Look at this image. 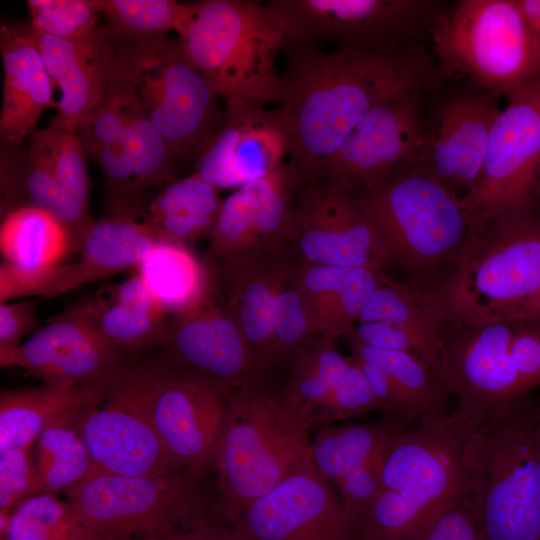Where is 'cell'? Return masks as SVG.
<instances>
[{"instance_id":"31","label":"cell","mask_w":540,"mask_h":540,"mask_svg":"<svg viewBox=\"0 0 540 540\" xmlns=\"http://www.w3.org/2000/svg\"><path fill=\"white\" fill-rule=\"evenodd\" d=\"M108 383L49 384L26 389L2 390L0 394V453L28 448L53 422L78 413L98 399Z\"/></svg>"},{"instance_id":"34","label":"cell","mask_w":540,"mask_h":540,"mask_svg":"<svg viewBox=\"0 0 540 540\" xmlns=\"http://www.w3.org/2000/svg\"><path fill=\"white\" fill-rule=\"evenodd\" d=\"M347 340L352 357L370 362L386 374L410 423L440 419L451 412L448 384L419 355Z\"/></svg>"},{"instance_id":"40","label":"cell","mask_w":540,"mask_h":540,"mask_svg":"<svg viewBox=\"0 0 540 540\" xmlns=\"http://www.w3.org/2000/svg\"><path fill=\"white\" fill-rule=\"evenodd\" d=\"M349 363L350 358L339 353L335 342L319 336L287 367L281 394L313 427L337 378Z\"/></svg>"},{"instance_id":"14","label":"cell","mask_w":540,"mask_h":540,"mask_svg":"<svg viewBox=\"0 0 540 540\" xmlns=\"http://www.w3.org/2000/svg\"><path fill=\"white\" fill-rule=\"evenodd\" d=\"M540 160V79L507 97L492 127L480 176L462 204L475 223L531 207Z\"/></svg>"},{"instance_id":"19","label":"cell","mask_w":540,"mask_h":540,"mask_svg":"<svg viewBox=\"0 0 540 540\" xmlns=\"http://www.w3.org/2000/svg\"><path fill=\"white\" fill-rule=\"evenodd\" d=\"M497 97L474 85L445 97L432 118L425 119L413 168L465 198L480 176L490 133L502 110Z\"/></svg>"},{"instance_id":"11","label":"cell","mask_w":540,"mask_h":540,"mask_svg":"<svg viewBox=\"0 0 540 540\" xmlns=\"http://www.w3.org/2000/svg\"><path fill=\"white\" fill-rule=\"evenodd\" d=\"M265 5L287 43L361 52L415 45L445 11L434 0H270Z\"/></svg>"},{"instance_id":"10","label":"cell","mask_w":540,"mask_h":540,"mask_svg":"<svg viewBox=\"0 0 540 540\" xmlns=\"http://www.w3.org/2000/svg\"><path fill=\"white\" fill-rule=\"evenodd\" d=\"M203 476L91 474L64 493L79 518L102 540H133L213 521Z\"/></svg>"},{"instance_id":"7","label":"cell","mask_w":540,"mask_h":540,"mask_svg":"<svg viewBox=\"0 0 540 540\" xmlns=\"http://www.w3.org/2000/svg\"><path fill=\"white\" fill-rule=\"evenodd\" d=\"M178 38L218 97L257 107L277 103L286 38L265 3L198 1L193 20Z\"/></svg>"},{"instance_id":"24","label":"cell","mask_w":540,"mask_h":540,"mask_svg":"<svg viewBox=\"0 0 540 540\" xmlns=\"http://www.w3.org/2000/svg\"><path fill=\"white\" fill-rule=\"evenodd\" d=\"M108 67L101 99L77 125L76 133L87 158L100 169L106 216L142 219L146 205L137 191L127 148L132 88L109 61Z\"/></svg>"},{"instance_id":"25","label":"cell","mask_w":540,"mask_h":540,"mask_svg":"<svg viewBox=\"0 0 540 540\" xmlns=\"http://www.w3.org/2000/svg\"><path fill=\"white\" fill-rule=\"evenodd\" d=\"M287 255L286 249L205 262L218 300L238 325L270 380L274 299Z\"/></svg>"},{"instance_id":"4","label":"cell","mask_w":540,"mask_h":540,"mask_svg":"<svg viewBox=\"0 0 540 540\" xmlns=\"http://www.w3.org/2000/svg\"><path fill=\"white\" fill-rule=\"evenodd\" d=\"M462 470L482 540H540L533 397L500 408L473 430Z\"/></svg>"},{"instance_id":"42","label":"cell","mask_w":540,"mask_h":540,"mask_svg":"<svg viewBox=\"0 0 540 540\" xmlns=\"http://www.w3.org/2000/svg\"><path fill=\"white\" fill-rule=\"evenodd\" d=\"M76 414L50 424L36 441L35 462L40 493L56 495L60 491L65 492L91 472V456L76 427Z\"/></svg>"},{"instance_id":"51","label":"cell","mask_w":540,"mask_h":540,"mask_svg":"<svg viewBox=\"0 0 540 540\" xmlns=\"http://www.w3.org/2000/svg\"><path fill=\"white\" fill-rule=\"evenodd\" d=\"M133 540H235L232 524L224 526L216 521H209L201 525L169 532L165 534L133 539Z\"/></svg>"},{"instance_id":"6","label":"cell","mask_w":540,"mask_h":540,"mask_svg":"<svg viewBox=\"0 0 540 540\" xmlns=\"http://www.w3.org/2000/svg\"><path fill=\"white\" fill-rule=\"evenodd\" d=\"M103 45L179 162L195 167L220 130L225 110L181 40L167 35L128 40L103 30Z\"/></svg>"},{"instance_id":"5","label":"cell","mask_w":540,"mask_h":540,"mask_svg":"<svg viewBox=\"0 0 540 540\" xmlns=\"http://www.w3.org/2000/svg\"><path fill=\"white\" fill-rule=\"evenodd\" d=\"M227 413L212 469L231 517L312 464L311 425L270 382L225 392Z\"/></svg>"},{"instance_id":"53","label":"cell","mask_w":540,"mask_h":540,"mask_svg":"<svg viewBox=\"0 0 540 540\" xmlns=\"http://www.w3.org/2000/svg\"><path fill=\"white\" fill-rule=\"evenodd\" d=\"M527 25L540 41V0H515Z\"/></svg>"},{"instance_id":"29","label":"cell","mask_w":540,"mask_h":540,"mask_svg":"<svg viewBox=\"0 0 540 540\" xmlns=\"http://www.w3.org/2000/svg\"><path fill=\"white\" fill-rule=\"evenodd\" d=\"M46 69L61 90L55 120L76 130L100 101L108 78V60L102 33L88 41L49 36L29 24Z\"/></svg>"},{"instance_id":"44","label":"cell","mask_w":540,"mask_h":540,"mask_svg":"<svg viewBox=\"0 0 540 540\" xmlns=\"http://www.w3.org/2000/svg\"><path fill=\"white\" fill-rule=\"evenodd\" d=\"M31 26L68 41H88L102 33V0H29Z\"/></svg>"},{"instance_id":"26","label":"cell","mask_w":540,"mask_h":540,"mask_svg":"<svg viewBox=\"0 0 540 540\" xmlns=\"http://www.w3.org/2000/svg\"><path fill=\"white\" fill-rule=\"evenodd\" d=\"M0 54L3 92L0 139L4 145H21L42 113L58 106L53 100L54 81L30 34L29 25H1Z\"/></svg>"},{"instance_id":"13","label":"cell","mask_w":540,"mask_h":540,"mask_svg":"<svg viewBox=\"0 0 540 540\" xmlns=\"http://www.w3.org/2000/svg\"><path fill=\"white\" fill-rule=\"evenodd\" d=\"M287 250L300 263L387 269L380 236L360 192L321 178L298 182Z\"/></svg>"},{"instance_id":"15","label":"cell","mask_w":540,"mask_h":540,"mask_svg":"<svg viewBox=\"0 0 540 540\" xmlns=\"http://www.w3.org/2000/svg\"><path fill=\"white\" fill-rule=\"evenodd\" d=\"M156 363L207 381L222 391L270 382L238 325L209 291L192 307L170 317Z\"/></svg>"},{"instance_id":"41","label":"cell","mask_w":540,"mask_h":540,"mask_svg":"<svg viewBox=\"0 0 540 540\" xmlns=\"http://www.w3.org/2000/svg\"><path fill=\"white\" fill-rule=\"evenodd\" d=\"M0 540H102L55 494L38 493L0 513Z\"/></svg>"},{"instance_id":"9","label":"cell","mask_w":540,"mask_h":540,"mask_svg":"<svg viewBox=\"0 0 540 540\" xmlns=\"http://www.w3.org/2000/svg\"><path fill=\"white\" fill-rule=\"evenodd\" d=\"M540 288V209L476 223L460 263L441 291L449 313L489 320Z\"/></svg>"},{"instance_id":"12","label":"cell","mask_w":540,"mask_h":540,"mask_svg":"<svg viewBox=\"0 0 540 540\" xmlns=\"http://www.w3.org/2000/svg\"><path fill=\"white\" fill-rule=\"evenodd\" d=\"M123 376L178 470L204 475L212 468L227 413L225 392L155 361L131 358Z\"/></svg>"},{"instance_id":"39","label":"cell","mask_w":540,"mask_h":540,"mask_svg":"<svg viewBox=\"0 0 540 540\" xmlns=\"http://www.w3.org/2000/svg\"><path fill=\"white\" fill-rule=\"evenodd\" d=\"M300 263L288 252L275 292L271 373L287 369L291 361L320 335L311 305L301 286Z\"/></svg>"},{"instance_id":"47","label":"cell","mask_w":540,"mask_h":540,"mask_svg":"<svg viewBox=\"0 0 540 540\" xmlns=\"http://www.w3.org/2000/svg\"><path fill=\"white\" fill-rule=\"evenodd\" d=\"M515 321L511 352L525 391L540 387V321Z\"/></svg>"},{"instance_id":"18","label":"cell","mask_w":540,"mask_h":540,"mask_svg":"<svg viewBox=\"0 0 540 540\" xmlns=\"http://www.w3.org/2000/svg\"><path fill=\"white\" fill-rule=\"evenodd\" d=\"M125 365L105 392L75 416L92 460L89 475L144 477L181 472L128 387Z\"/></svg>"},{"instance_id":"37","label":"cell","mask_w":540,"mask_h":540,"mask_svg":"<svg viewBox=\"0 0 540 540\" xmlns=\"http://www.w3.org/2000/svg\"><path fill=\"white\" fill-rule=\"evenodd\" d=\"M409 425L382 417L372 423L325 426L312 440L313 465L321 477L337 485L352 472L382 459L391 442Z\"/></svg>"},{"instance_id":"45","label":"cell","mask_w":540,"mask_h":540,"mask_svg":"<svg viewBox=\"0 0 540 540\" xmlns=\"http://www.w3.org/2000/svg\"><path fill=\"white\" fill-rule=\"evenodd\" d=\"M378 409L377 400L362 369L353 357L337 378L316 425L347 420ZM315 425V426H316Z\"/></svg>"},{"instance_id":"28","label":"cell","mask_w":540,"mask_h":540,"mask_svg":"<svg viewBox=\"0 0 540 540\" xmlns=\"http://www.w3.org/2000/svg\"><path fill=\"white\" fill-rule=\"evenodd\" d=\"M161 240L143 219L95 220L84 235L79 258L53 269L44 298H54L132 267H138Z\"/></svg>"},{"instance_id":"54","label":"cell","mask_w":540,"mask_h":540,"mask_svg":"<svg viewBox=\"0 0 540 540\" xmlns=\"http://www.w3.org/2000/svg\"><path fill=\"white\" fill-rule=\"evenodd\" d=\"M533 438L540 460V395L533 397Z\"/></svg>"},{"instance_id":"46","label":"cell","mask_w":540,"mask_h":540,"mask_svg":"<svg viewBox=\"0 0 540 540\" xmlns=\"http://www.w3.org/2000/svg\"><path fill=\"white\" fill-rule=\"evenodd\" d=\"M41 492L35 457L28 448L0 453V513L10 511L25 498Z\"/></svg>"},{"instance_id":"48","label":"cell","mask_w":540,"mask_h":540,"mask_svg":"<svg viewBox=\"0 0 540 540\" xmlns=\"http://www.w3.org/2000/svg\"><path fill=\"white\" fill-rule=\"evenodd\" d=\"M419 540H482L466 487Z\"/></svg>"},{"instance_id":"8","label":"cell","mask_w":540,"mask_h":540,"mask_svg":"<svg viewBox=\"0 0 540 540\" xmlns=\"http://www.w3.org/2000/svg\"><path fill=\"white\" fill-rule=\"evenodd\" d=\"M428 38L444 79L461 76L506 97L540 79V41L515 0H461L445 9Z\"/></svg>"},{"instance_id":"52","label":"cell","mask_w":540,"mask_h":540,"mask_svg":"<svg viewBox=\"0 0 540 540\" xmlns=\"http://www.w3.org/2000/svg\"><path fill=\"white\" fill-rule=\"evenodd\" d=\"M489 320L540 321V288L528 299L500 312Z\"/></svg>"},{"instance_id":"32","label":"cell","mask_w":540,"mask_h":540,"mask_svg":"<svg viewBox=\"0 0 540 540\" xmlns=\"http://www.w3.org/2000/svg\"><path fill=\"white\" fill-rule=\"evenodd\" d=\"M386 275L382 269L300 263V283L320 335L333 342L341 336L346 337L357 325L362 309Z\"/></svg>"},{"instance_id":"1","label":"cell","mask_w":540,"mask_h":540,"mask_svg":"<svg viewBox=\"0 0 540 540\" xmlns=\"http://www.w3.org/2000/svg\"><path fill=\"white\" fill-rule=\"evenodd\" d=\"M277 100L298 182L316 175L378 104L432 92L444 80L423 45L386 52L326 51L287 43Z\"/></svg>"},{"instance_id":"2","label":"cell","mask_w":540,"mask_h":540,"mask_svg":"<svg viewBox=\"0 0 540 540\" xmlns=\"http://www.w3.org/2000/svg\"><path fill=\"white\" fill-rule=\"evenodd\" d=\"M487 417L456 405L407 426L386 450L379 492L357 525L360 540H419L462 494L464 445Z\"/></svg>"},{"instance_id":"21","label":"cell","mask_w":540,"mask_h":540,"mask_svg":"<svg viewBox=\"0 0 540 540\" xmlns=\"http://www.w3.org/2000/svg\"><path fill=\"white\" fill-rule=\"evenodd\" d=\"M298 175L288 161L239 187L223 201L203 260L286 250L292 234L291 201Z\"/></svg>"},{"instance_id":"17","label":"cell","mask_w":540,"mask_h":540,"mask_svg":"<svg viewBox=\"0 0 540 540\" xmlns=\"http://www.w3.org/2000/svg\"><path fill=\"white\" fill-rule=\"evenodd\" d=\"M424 94L403 93L375 106L312 178L362 192L412 168L424 133Z\"/></svg>"},{"instance_id":"38","label":"cell","mask_w":540,"mask_h":540,"mask_svg":"<svg viewBox=\"0 0 540 540\" xmlns=\"http://www.w3.org/2000/svg\"><path fill=\"white\" fill-rule=\"evenodd\" d=\"M147 289L170 316L198 303L211 286L205 261L186 244L161 239L137 267Z\"/></svg>"},{"instance_id":"49","label":"cell","mask_w":540,"mask_h":540,"mask_svg":"<svg viewBox=\"0 0 540 540\" xmlns=\"http://www.w3.org/2000/svg\"><path fill=\"white\" fill-rule=\"evenodd\" d=\"M38 304L39 300L0 304V358L16 351L22 339L41 324Z\"/></svg>"},{"instance_id":"50","label":"cell","mask_w":540,"mask_h":540,"mask_svg":"<svg viewBox=\"0 0 540 540\" xmlns=\"http://www.w3.org/2000/svg\"><path fill=\"white\" fill-rule=\"evenodd\" d=\"M360 343L377 348L413 352L416 347L410 336L400 327L389 322L357 323L346 336Z\"/></svg>"},{"instance_id":"20","label":"cell","mask_w":540,"mask_h":540,"mask_svg":"<svg viewBox=\"0 0 540 540\" xmlns=\"http://www.w3.org/2000/svg\"><path fill=\"white\" fill-rule=\"evenodd\" d=\"M231 523L235 540H360L313 463L238 510Z\"/></svg>"},{"instance_id":"30","label":"cell","mask_w":540,"mask_h":540,"mask_svg":"<svg viewBox=\"0 0 540 540\" xmlns=\"http://www.w3.org/2000/svg\"><path fill=\"white\" fill-rule=\"evenodd\" d=\"M448 314L440 294L386 275L362 309L358 323L384 321L403 329L417 355L446 382L440 331Z\"/></svg>"},{"instance_id":"22","label":"cell","mask_w":540,"mask_h":540,"mask_svg":"<svg viewBox=\"0 0 540 540\" xmlns=\"http://www.w3.org/2000/svg\"><path fill=\"white\" fill-rule=\"evenodd\" d=\"M224 122L195 165L219 190L239 188L286 162L289 140L278 108L266 109L235 98L225 100Z\"/></svg>"},{"instance_id":"16","label":"cell","mask_w":540,"mask_h":540,"mask_svg":"<svg viewBox=\"0 0 540 540\" xmlns=\"http://www.w3.org/2000/svg\"><path fill=\"white\" fill-rule=\"evenodd\" d=\"M513 320H469L451 313L440 331L446 382L457 405L490 416L529 395L511 352Z\"/></svg>"},{"instance_id":"23","label":"cell","mask_w":540,"mask_h":540,"mask_svg":"<svg viewBox=\"0 0 540 540\" xmlns=\"http://www.w3.org/2000/svg\"><path fill=\"white\" fill-rule=\"evenodd\" d=\"M132 357L66 310L0 365L20 367L43 383L88 385L109 382Z\"/></svg>"},{"instance_id":"55","label":"cell","mask_w":540,"mask_h":540,"mask_svg":"<svg viewBox=\"0 0 540 540\" xmlns=\"http://www.w3.org/2000/svg\"><path fill=\"white\" fill-rule=\"evenodd\" d=\"M531 206L540 209V160L536 166L532 179Z\"/></svg>"},{"instance_id":"3","label":"cell","mask_w":540,"mask_h":540,"mask_svg":"<svg viewBox=\"0 0 540 540\" xmlns=\"http://www.w3.org/2000/svg\"><path fill=\"white\" fill-rule=\"evenodd\" d=\"M360 197L382 241L387 269L441 295L476 225L461 199L413 167Z\"/></svg>"},{"instance_id":"33","label":"cell","mask_w":540,"mask_h":540,"mask_svg":"<svg viewBox=\"0 0 540 540\" xmlns=\"http://www.w3.org/2000/svg\"><path fill=\"white\" fill-rule=\"evenodd\" d=\"M220 191L194 171L162 187L143 220L164 240L186 245L209 240L224 201Z\"/></svg>"},{"instance_id":"43","label":"cell","mask_w":540,"mask_h":540,"mask_svg":"<svg viewBox=\"0 0 540 540\" xmlns=\"http://www.w3.org/2000/svg\"><path fill=\"white\" fill-rule=\"evenodd\" d=\"M198 2L174 0H102L106 34L128 40L167 35L180 37L197 11Z\"/></svg>"},{"instance_id":"36","label":"cell","mask_w":540,"mask_h":540,"mask_svg":"<svg viewBox=\"0 0 540 540\" xmlns=\"http://www.w3.org/2000/svg\"><path fill=\"white\" fill-rule=\"evenodd\" d=\"M52 156L55 202L51 212L66 226L74 253L95 221L90 213V181L87 156L76 133L53 118L44 128Z\"/></svg>"},{"instance_id":"35","label":"cell","mask_w":540,"mask_h":540,"mask_svg":"<svg viewBox=\"0 0 540 540\" xmlns=\"http://www.w3.org/2000/svg\"><path fill=\"white\" fill-rule=\"evenodd\" d=\"M3 261L31 272H47L74 253L66 226L48 209L23 206L1 217Z\"/></svg>"},{"instance_id":"27","label":"cell","mask_w":540,"mask_h":540,"mask_svg":"<svg viewBox=\"0 0 540 540\" xmlns=\"http://www.w3.org/2000/svg\"><path fill=\"white\" fill-rule=\"evenodd\" d=\"M68 311L131 356L159 348L171 317L138 274L100 288Z\"/></svg>"}]
</instances>
